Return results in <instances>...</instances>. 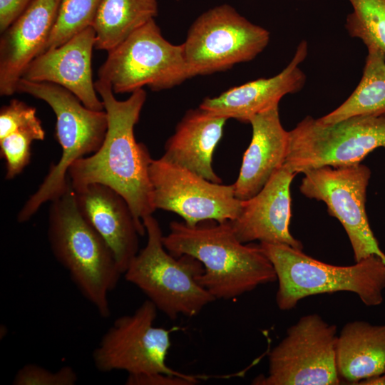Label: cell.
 <instances>
[{"label":"cell","mask_w":385,"mask_h":385,"mask_svg":"<svg viewBox=\"0 0 385 385\" xmlns=\"http://www.w3.org/2000/svg\"><path fill=\"white\" fill-rule=\"evenodd\" d=\"M94 84L107 114V132L96 152L71 165L68 178L75 190L93 183L111 188L124 197L137 222L144 225L143 219L155 210L149 177L153 158L148 148L136 141L134 128L146 92L140 88L119 101L106 82L98 79Z\"/></svg>","instance_id":"6da1fadb"},{"label":"cell","mask_w":385,"mask_h":385,"mask_svg":"<svg viewBox=\"0 0 385 385\" xmlns=\"http://www.w3.org/2000/svg\"><path fill=\"white\" fill-rule=\"evenodd\" d=\"M169 228L163 236L164 247L175 257L187 255L202 264L205 271L197 281L216 299H233L277 280L259 244L239 241L230 221L208 220L195 225L173 221Z\"/></svg>","instance_id":"7a4b0ae2"},{"label":"cell","mask_w":385,"mask_h":385,"mask_svg":"<svg viewBox=\"0 0 385 385\" xmlns=\"http://www.w3.org/2000/svg\"><path fill=\"white\" fill-rule=\"evenodd\" d=\"M47 235L54 257L81 294L108 318L109 294L123 274L108 245L81 213L70 180L64 192L51 201Z\"/></svg>","instance_id":"3957f363"},{"label":"cell","mask_w":385,"mask_h":385,"mask_svg":"<svg viewBox=\"0 0 385 385\" xmlns=\"http://www.w3.org/2000/svg\"><path fill=\"white\" fill-rule=\"evenodd\" d=\"M278 280L276 303L281 310L294 308L312 295L350 292L368 307L381 304L385 289V263L371 255L350 266L329 265L284 244L260 242Z\"/></svg>","instance_id":"277c9868"},{"label":"cell","mask_w":385,"mask_h":385,"mask_svg":"<svg viewBox=\"0 0 385 385\" xmlns=\"http://www.w3.org/2000/svg\"><path fill=\"white\" fill-rule=\"evenodd\" d=\"M17 92L45 101L56 117L55 138L62 153L37 190L26 200L17 215L19 222H26L46 202L61 195L67 188L71 165L86 155L96 152L102 145L108 129L105 110L94 111L85 106L68 89L51 83L21 78Z\"/></svg>","instance_id":"5b68a950"},{"label":"cell","mask_w":385,"mask_h":385,"mask_svg":"<svg viewBox=\"0 0 385 385\" xmlns=\"http://www.w3.org/2000/svg\"><path fill=\"white\" fill-rule=\"evenodd\" d=\"M147 243L133 257L123 275L172 320L180 314L197 315L216 299L197 277L205 270L197 259L187 255L175 257L165 249L159 222L152 215L143 219Z\"/></svg>","instance_id":"8992f818"},{"label":"cell","mask_w":385,"mask_h":385,"mask_svg":"<svg viewBox=\"0 0 385 385\" xmlns=\"http://www.w3.org/2000/svg\"><path fill=\"white\" fill-rule=\"evenodd\" d=\"M379 148H385V113L352 116L329 125L307 116L289 131L284 165L297 175L324 166H349L361 163Z\"/></svg>","instance_id":"52a82bcc"},{"label":"cell","mask_w":385,"mask_h":385,"mask_svg":"<svg viewBox=\"0 0 385 385\" xmlns=\"http://www.w3.org/2000/svg\"><path fill=\"white\" fill-rule=\"evenodd\" d=\"M98 76L114 93H133L144 86L155 91L170 89L192 78L183 43L166 40L154 19L108 51Z\"/></svg>","instance_id":"ba28073f"},{"label":"cell","mask_w":385,"mask_h":385,"mask_svg":"<svg viewBox=\"0 0 385 385\" xmlns=\"http://www.w3.org/2000/svg\"><path fill=\"white\" fill-rule=\"evenodd\" d=\"M270 32L222 4L200 15L183 43L191 77L224 71L254 59L267 46Z\"/></svg>","instance_id":"9c48e42d"},{"label":"cell","mask_w":385,"mask_h":385,"mask_svg":"<svg viewBox=\"0 0 385 385\" xmlns=\"http://www.w3.org/2000/svg\"><path fill=\"white\" fill-rule=\"evenodd\" d=\"M337 327L317 314L302 317L269 354L267 376L258 385H337L342 381L336 365Z\"/></svg>","instance_id":"30bf717a"},{"label":"cell","mask_w":385,"mask_h":385,"mask_svg":"<svg viewBox=\"0 0 385 385\" xmlns=\"http://www.w3.org/2000/svg\"><path fill=\"white\" fill-rule=\"evenodd\" d=\"M157 311L147 299L133 314L115 319L93 351L95 367L101 372L124 371L128 375H184L166 364L170 334L180 327H155Z\"/></svg>","instance_id":"8fae6325"},{"label":"cell","mask_w":385,"mask_h":385,"mask_svg":"<svg viewBox=\"0 0 385 385\" xmlns=\"http://www.w3.org/2000/svg\"><path fill=\"white\" fill-rule=\"evenodd\" d=\"M299 190L307 197L324 202L329 214L344 228L355 262L376 255L385 263V253L370 227L366 212L371 170L361 163L324 166L304 173Z\"/></svg>","instance_id":"7c38bea8"},{"label":"cell","mask_w":385,"mask_h":385,"mask_svg":"<svg viewBox=\"0 0 385 385\" xmlns=\"http://www.w3.org/2000/svg\"><path fill=\"white\" fill-rule=\"evenodd\" d=\"M149 177L155 209L175 212L189 225L232 220L240 212L233 184L210 181L163 157L152 160Z\"/></svg>","instance_id":"4fadbf2b"},{"label":"cell","mask_w":385,"mask_h":385,"mask_svg":"<svg viewBox=\"0 0 385 385\" xmlns=\"http://www.w3.org/2000/svg\"><path fill=\"white\" fill-rule=\"evenodd\" d=\"M296 175L283 165L258 193L242 200L238 215L230 220L239 241L284 244L302 250V243L289 231L290 185Z\"/></svg>","instance_id":"5bb4252c"},{"label":"cell","mask_w":385,"mask_h":385,"mask_svg":"<svg viewBox=\"0 0 385 385\" xmlns=\"http://www.w3.org/2000/svg\"><path fill=\"white\" fill-rule=\"evenodd\" d=\"M95 43V31L89 26L63 44L39 54L26 68L21 78L61 86L87 108L103 111V103L97 96L92 75Z\"/></svg>","instance_id":"9a60e30c"},{"label":"cell","mask_w":385,"mask_h":385,"mask_svg":"<svg viewBox=\"0 0 385 385\" xmlns=\"http://www.w3.org/2000/svg\"><path fill=\"white\" fill-rule=\"evenodd\" d=\"M61 0H34L0 38V95L17 92L31 62L42 53L56 23Z\"/></svg>","instance_id":"2e32d148"},{"label":"cell","mask_w":385,"mask_h":385,"mask_svg":"<svg viewBox=\"0 0 385 385\" xmlns=\"http://www.w3.org/2000/svg\"><path fill=\"white\" fill-rule=\"evenodd\" d=\"M75 194L81 213L108 245L124 274L139 252L144 225L137 222L124 197L108 186L93 183Z\"/></svg>","instance_id":"e0dca14e"},{"label":"cell","mask_w":385,"mask_h":385,"mask_svg":"<svg viewBox=\"0 0 385 385\" xmlns=\"http://www.w3.org/2000/svg\"><path fill=\"white\" fill-rule=\"evenodd\" d=\"M307 53V43L302 41L291 61L277 75L230 88L217 96L205 98L199 107L227 119L249 123L254 115L278 106L285 95L302 89L306 76L299 65L306 58Z\"/></svg>","instance_id":"ac0fdd59"},{"label":"cell","mask_w":385,"mask_h":385,"mask_svg":"<svg viewBox=\"0 0 385 385\" xmlns=\"http://www.w3.org/2000/svg\"><path fill=\"white\" fill-rule=\"evenodd\" d=\"M249 123L252 140L233 184L235 195L241 200L258 193L284 165L289 145V131L282 125L279 106L254 115Z\"/></svg>","instance_id":"d6986e66"},{"label":"cell","mask_w":385,"mask_h":385,"mask_svg":"<svg viewBox=\"0 0 385 385\" xmlns=\"http://www.w3.org/2000/svg\"><path fill=\"white\" fill-rule=\"evenodd\" d=\"M227 120L200 107L188 111L167 140L162 157L210 181L222 183L212 161Z\"/></svg>","instance_id":"ffe728a7"},{"label":"cell","mask_w":385,"mask_h":385,"mask_svg":"<svg viewBox=\"0 0 385 385\" xmlns=\"http://www.w3.org/2000/svg\"><path fill=\"white\" fill-rule=\"evenodd\" d=\"M336 365L342 381L361 380L385 373V324L364 321L346 324L337 336Z\"/></svg>","instance_id":"44dd1931"},{"label":"cell","mask_w":385,"mask_h":385,"mask_svg":"<svg viewBox=\"0 0 385 385\" xmlns=\"http://www.w3.org/2000/svg\"><path fill=\"white\" fill-rule=\"evenodd\" d=\"M158 12L157 0H101L92 24L95 48L108 52Z\"/></svg>","instance_id":"7402d4cb"},{"label":"cell","mask_w":385,"mask_h":385,"mask_svg":"<svg viewBox=\"0 0 385 385\" xmlns=\"http://www.w3.org/2000/svg\"><path fill=\"white\" fill-rule=\"evenodd\" d=\"M367 49L358 86L337 108L317 118L319 123L329 125L352 116L385 113V53L374 46Z\"/></svg>","instance_id":"603a6c76"},{"label":"cell","mask_w":385,"mask_h":385,"mask_svg":"<svg viewBox=\"0 0 385 385\" xmlns=\"http://www.w3.org/2000/svg\"><path fill=\"white\" fill-rule=\"evenodd\" d=\"M353 11L347 15L345 28L353 38L385 53V0H349Z\"/></svg>","instance_id":"cb8c5ba5"},{"label":"cell","mask_w":385,"mask_h":385,"mask_svg":"<svg viewBox=\"0 0 385 385\" xmlns=\"http://www.w3.org/2000/svg\"><path fill=\"white\" fill-rule=\"evenodd\" d=\"M101 0H61L58 16L43 52L92 26Z\"/></svg>","instance_id":"d4e9b609"},{"label":"cell","mask_w":385,"mask_h":385,"mask_svg":"<svg viewBox=\"0 0 385 385\" xmlns=\"http://www.w3.org/2000/svg\"><path fill=\"white\" fill-rule=\"evenodd\" d=\"M44 138L45 131L39 120L0 139V154L6 163V179L11 180L24 170L31 160L32 143Z\"/></svg>","instance_id":"484cf974"},{"label":"cell","mask_w":385,"mask_h":385,"mask_svg":"<svg viewBox=\"0 0 385 385\" xmlns=\"http://www.w3.org/2000/svg\"><path fill=\"white\" fill-rule=\"evenodd\" d=\"M78 381L76 371L64 366L52 371L34 364H28L15 374L14 385H73Z\"/></svg>","instance_id":"4316f807"},{"label":"cell","mask_w":385,"mask_h":385,"mask_svg":"<svg viewBox=\"0 0 385 385\" xmlns=\"http://www.w3.org/2000/svg\"><path fill=\"white\" fill-rule=\"evenodd\" d=\"M38 120L35 108L18 99H12L0 110V139Z\"/></svg>","instance_id":"83f0119b"},{"label":"cell","mask_w":385,"mask_h":385,"mask_svg":"<svg viewBox=\"0 0 385 385\" xmlns=\"http://www.w3.org/2000/svg\"><path fill=\"white\" fill-rule=\"evenodd\" d=\"M200 376L192 375H175L165 373H152L128 375L127 385H194L199 382Z\"/></svg>","instance_id":"f1b7e54d"},{"label":"cell","mask_w":385,"mask_h":385,"mask_svg":"<svg viewBox=\"0 0 385 385\" xmlns=\"http://www.w3.org/2000/svg\"><path fill=\"white\" fill-rule=\"evenodd\" d=\"M34 1L0 0V32H4Z\"/></svg>","instance_id":"f546056e"},{"label":"cell","mask_w":385,"mask_h":385,"mask_svg":"<svg viewBox=\"0 0 385 385\" xmlns=\"http://www.w3.org/2000/svg\"><path fill=\"white\" fill-rule=\"evenodd\" d=\"M357 384L385 385V375H374L361 380Z\"/></svg>","instance_id":"4dcf8cb0"},{"label":"cell","mask_w":385,"mask_h":385,"mask_svg":"<svg viewBox=\"0 0 385 385\" xmlns=\"http://www.w3.org/2000/svg\"><path fill=\"white\" fill-rule=\"evenodd\" d=\"M175 1H179V0H175Z\"/></svg>","instance_id":"1f68e13d"},{"label":"cell","mask_w":385,"mask_h":385,"mask_svg":"<svg viewBox=\"0 0 385 385\" xmlns=\"http://www.w3.org/2000/svg\"><path fill=\"white\" fill-rule=\"evenodd\" d=\"M384 375H385V373H384Z\"/></svg>","instance_id":"d6a6232c"}]
</instances>
